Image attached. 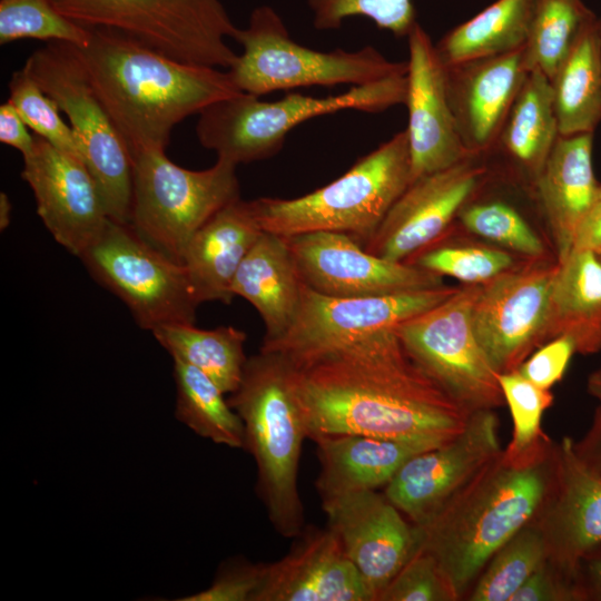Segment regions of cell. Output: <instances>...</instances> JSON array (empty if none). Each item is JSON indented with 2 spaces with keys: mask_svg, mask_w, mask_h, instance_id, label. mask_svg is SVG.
Listing matches in <instances>:
<instances>
[{
  "mask_svg": "<svg viewBox=\"0 0 601 601\" xmlns=\"http://www.w3.org/2000/svg\"><path fill=\"white\" fill-rule=\"evenodd\" d=\"M295 368L311 440L363 434L437 446L472 414L411 358L394 328Z\"/></svg>",
  "mask_w": 601,
  "mask_h": 601,
  "instance_id": "obj_1",
  "label": "cell"
},
{
  "mask_svg": "<svg viewBox=\"0 0 601 601\" xmlns=\"http://www.w3.org/2000/svg\"><path fill=\"white\" fill-rule=\"evenodd\" d=\"M75 47L88 79L131 155L166 149L173 128L242 91L229 71L188 63L107 28Z\"/></svg>",
  "mask_w": 601,
  "mask_h": 601,
  "instance_id": "obj_2",
  "label": "cell"
},
{
  "mask_svg": "<svg viewBox=\"0 0 601 601\" xmlns=\"http://www.w3.org/2000/svg\"><path fill=\"white\" fill-rule=\"evenodd\" d=\"M554 446L528 460L502 450L428 523L415 525L418 549L437 561L460 600L497 549L534 520L552 481Z\"/></svg>",
  "mask_w": 601,
  "mask_h": 601,
  "instance_id": "obj_3",
  "label": "cell"
},
{
  "mask_svg": "<svg viewBox=\"0 0 601 601\" xmlns=\"http://www.w3.org/2000/svg\"><path fill=\"white\" fill-rule=\"evenodd\" d=\"M228 403L243 420V449L256 462V491L269 522L279 535L297 536L306 525L298 471L308 433L295 366L280 354L259 349L247 358Z\"/></svg>",
  "mask_w": 601,
  "mask_h": 601,
  "instance_id": "obj_4",
  "label": "cell"
},
{
  "mask_svg": "<svg viewBox=\"0 0 601 601\" xmlns=\"http://www.w3.org/2000/svg\"><path fill=\"white\" fill-rule=\"evenodd\" d=\"M410 183L408 139L402 130L312 193L292 199L258 198L252 204L265 231L282 237L335 231L364 245Z\"/></svg>",
  "mask_w": 601,
  "mask_h": 601,
  "instance_id": "obj_5",
  "label": "cell"
},
{
  "mask_svg": "<svg viewBox=\"0 0 601 601\" xmlns=\"http://www.w3.org/2000/svg\"><path fill=\"white\" fill-rule=\"evenodd\" d=\"M406 92L407 73L323 98L292 92L278 100L264 101L242 92L205 108L199 114L196 134L201 146L214 150L217 158L235 165L247 164L275 156L287 135L309 119L344 110L382 112L404 105Z\"/></svg>",
  "mask_w": 601,
  "mask_h": 601,
  "instance_id": "obj_6",
  "label": "cell"
},
{
  "mask_svg": "<svg viewBox=\"0 0 601 601\" xmlns=\"http://www.w3.org/2000/svg\"><path fill=\"white\" fill-rule=\"evenodd\" d=\"M234 40L243 53L229 67L237 88L256 97L277 90L337 85L352 87L407 73V62L388 60L372 46L318 51L297 43L276 10L259 6Z\"/></svg>",
  "mask_w": 601,
  "mask_h": 601,
  "instance_id": "obj_7",
  "label": "cell"
},
{
  "mask_svg": "<svg viewBox=\"0 0 601 601\" xmlns=\"http://www.w3.org/2000/svg\"><path fill=\"white\" fill-rule=\"evenodd\" d=\"M129 224L151 245L183 264L186 247L215 214L240 198L237 165L224 158L210 168L189 170L161 148L132 155Z\"/></svg>",
  "mask_w": 601,
  "mask_h": 601,
  "instance_id": "obj_8",
  "label": "cell"
},
{
  "mask_svg": "<svg viewBox=\"0 0 601 601\" xmlns=\"http://www.w3.org/2000/svg\"><path fill=\"white\" fill-rule=\"evenodd\" d=\"M22 68L67 115L109 218L128 224L132 156L96 95L75 47L67 42H48L31 53Z\"/></svg>",
  "mask_w": 601,
  "mask_h": 601,
  "instance_id": "obj_9",
  "label": "cell"
},
{
  "mask_svg": "<svg viewBox=\"0 0 601 601\" xmlns=\"http://www.w3.org/2000/svg\"><path fill=\"white\" fill-rule=\"evenodd\" d=\"M86 28L124 32L174 59L229 68L237 55L227 38L233 23L219 0H50Z\"/></svg>",
  "mask_w": 601,
  "mask_h": 601,
  "instance_id": "obj_10",
  "label": "cell"
},
{
  "mask_svg": "<svg viewBox=\"0 0 601 601\" xmlns=\"http://www.w3.org/2000/svg\"><path fill=\"white\" fill-rule=\"evenodd\" d=\"M80 259L97 282L127 305L141 328L195 324L199 303L184 264L151 245L129 223L109 219Z\"/></svg>",
  "mask_w": 601,
  "mask_h": 601,
  "instance_id": "obj_11",
  "label": "cell"
},
{
  "mask_svg": "<svg viewBox=\"0 0 601 601\" xmlns=\"http://www.w3.org/2000/svg\"><path fill=\"white\" fill-rule=\"evenodd\" d=\"M481 286L466 284L394 328L411 358L471 413L505 404L499 373L473 329L472 308Z\"/></svg>",
  "mask_w": 601,
  "mask_h": 601,
  "instance_id": "obj_12",
  "label": "cell"
},
{
  "mask_svg": "<svg viewBox=\"0 0 601 601\" xmlns=\"http://www.w3.org/2000/svg\"><path fill=\"white\" fill-rule=\"evenodd\" d=\"M457 289L444 285L381 296L334 297L304 284L293 323L280 337L263 343L260 351L280 354L300 367L378 332L393 329L441 304Z\"/></svg>",
  "mask_w": 601,
  "mask_h": 601,
  "instance_id": "obj_13",
  "label": "cell"
},
{
  "mask_svg": "<svg viewBox=\"0 0 601 601\" xmlns=\"http://www.w3.org/2000/svg\"><path fill=\"white\" fill-rule=\"evenodd\" d=\"M559 262L530 258L483 284L472 308L475 336L494 370H516L545 344Z\"/></svg>",
  "mask_w": 601,
  "mask_h": 601,
  "instance_id": "obj_14",
  "label": "cell"
},
{
  "mask_svg": "<svg viewBox=\"0 0 601 601\" xmlns=\"http://www.w3.org/2000/svg\"><path fill=\"white\" fill-rule=\"evenodd\" d=\"M494 410L473 412L454 439L408 459L385 496L416 526L428 523L503 450Z\"/></svg>",
  "mask_w": 601,
  "mask_h": 601,
  "instance_id": "obj_15",
  "label": "cell"
},
{
  "mask_svg": "<svg viewBox=\"0 0 601 601\" xmlns=\"http://www.w3.org/2000/svg\"><path fill=\"white\" fill-rule=\"evenodd\" d=\"M285 238L302 280L323 295L381 296L444 286L441 275L370 254L347 234L314 231Z\"/></svg>",
  "mask_w": 601,
  "mask_h": 601,
  "instance_id": "obj_16",
  "label": "cell"
},
{
  "mask_svg": "<svg viewBox=\"0 0 601 601\" xmlns=\"http://www.w3.org/2000/svg\"><path fill=\"white\" fill-rule=\"evenodd\" d=\"M483 158L473 155L413 180L364 249L388 260L406 262L432 245L482 187L490 173Z\"/></svg>",
  "mask_w": 601,
  "mask_h": 601,
  "instance_id": "obj_17",
  "label": "cell"
},
{
  "mask_svg": "<svg viewBox=\"0 0 601 601\" xmlns=\"http://www.w3.org/2000/svg\"><path fill=\"white\" fill-rule=\"evenodd\" d=\"M35 136L21 177L32 189L37 213L53 239L80 258L110 219L100 190L80 158Z\"/></svg>",
  "mask_w": 601,
  "mask_h": 601,
  "instance_id": "obj_18",
  "label": "cell"
},
{
  "mask_svg": "<svg viewBox=\"0 0 601 601\" xmlns=\"http://www.w3.org/2000/svg\"><path fill=\"white\" fill-rule=\"evenodd\" d=\"M327 526L378 601L418 550L416 526L377 490L322 501Z\"/></svg>",
  "mask_w": 601,
  "mask_h": 601,
  "instance_id": "obj_19",
  "label": "cell"
},
{
  "mask_svg": "<svg viewBox=\"0 0 601 601\" xmlns=\"http://www.w3.org/2000/svg\"><path fill=\"white\" fill-rule=\"evenodd\" d=\"M407 132L411 183L473 156L464 147L450 106L446 68L428 33L416 22L408 32ZM410 183V184H411Z\"/></svg>",
  "mask_w": 601,
  "mask_h": 601,
  "instance_id": "obj_20",
  "label": "cell"
},
{
  "mask_svg": "<svg viewBox=\"0 0 601 601\" xmlns=\"http://www.w3.org/2000/svg\"><path fill=\"white\" fill-rule=\"evenodd\" d=\"M573 441L555 442L552 481L532 523L542 533L546 559L575 584L580 558L601 543V479L579 459Z\"/></svg>",
  "mask_w": 601,
  "mask_h": 601,
  "instance_id": "obj_21",
  "label": "cell"
},
{
  "mask_svg": "<svg viewBox=\"0 0 601 601\" xmlns=\"http://www.w3.org/2000/svg\"><path fill=\"white\" fill-rule=\"evenodd\" d=\"M279 560L265 563L256 601H376L337 535L305 525Z\"/></svg>",
  "mask_w": 601,
  "mask_h": 601,
  "instance_id": "obj_22",
  "label": "cell"
},
{
  "mask_svg": "<svg viewBox=\"0 0 601 601\" xmlns=\"http://www.w3.org/2000/svg\"><path fill=\"white\" fill-rule=\"evenodd\" d=\"M445 68L449 101L461 140L469 152L484 156L529 73L523 48Z\"/></svg>",
  "mask_w": 601,
  "mask_h": 601,
  "instance_id": "obj_23",
  "label": "cell"
},
{
  "mask_svg": "<svg viewBox=\"0 0 601 601\" xmlns=\"http://www.w3.org/2000/svg\"><path fill=\"white\" fill-rule=\"evenodd\" d=\"M263 231L252 200L242 198L225 206L196 231L183 264L199 304L231 302L235 274Z\"/></svg>",
  "mask_w": 601,
  "mask_h": 601,
  "instance_id": "obj_24",
  "label": "cell"
},
{
  "mask_svg": "<svg viewBox=\"0 0 601 601\" xmlns=\"http://www.w3.org/2000/svg\"><path fill=\"white\" fill-rule=\"evenodd\" d=\"M592 140L593 132L559 135L534 185L559 263L571 253L577 228L598 198Z\"/></svg>",
  "mask_w": 601,
  "mask_h": 601,
  "instance_id": "obj_25",
  "label": "cell"
},
{
  "mask_svg": "<svg viewBox=\"0 0 601 601\" xmlns=\"http://www.w3.org/2000/svg\"><path fill=\"white\" fill-rule=\"evenodd\" d=\"M312 440L321 464L315 485L322 501L384 487L408 459L435 447L363 434H327Z\"/></svg>",
  "mask_w": 601,
  "mask_h": 601,
  "instance_id": "obj_26",
  "label": "cell"
},
{
  "mask_svg": "<svg viewBox=\"0 0 601 601\" xmlns=\"http://www.w3.org/2000/svg\"><path fill=\"white\" fill-rule=\"evenodd\" d=\"M304 282L285 237L263 231L231 283L234 296L249 302L265 325L263 343L280 337L293 323Z\"/></svg>",
  "mask_w": 601,
  "mask_h": 601,
  "instance_id": "obj_27",
  "label": "cell"
},
{
  "mask_svg": "<svg viewBox=\"0 0 601 601\" xmlns=\"http://www.w3.org/2000/svg\"><path fill=\"white\" fill-rule=\"evenodd\" d=\"M566 336L575 353L601 351V260L589 250H572L559 263L550 297L545 343Z\"/></svg>",
  "mask_w": 601,
  "mask_h": 601,
  "instance_id": "obj_28",
  "label": "cell"
},
{
  "mask_svg": "<svg viewBox=\"0 0 601 601\" xmlns=\"http://www.w3.org/2000/svg\"><path fill=\"white\" fill-rule=\"evenodd\" d=\"M558 136L551 81L538 70L529 71L486 155H502L534 187Z\"/></svg>",
  "mask_w": 601,
  "mask_h": 601,
  "instance_id": "obj_29",
  "label": "cell"
},
{
  "mask_svg": "<svg viewBox=\"0 0 601 601\" xmlns=\"http://www.w3.org/2000/svg\"><path fill=\"white\" fill-rule=\"evenodd\" d=\"M559 135L593 132L601 120V37L592 13L551 80Z\"/></svg>",
  "mask_w": 601,
  "mask_h": 601,
  "instance_id": "obj_30",
  "label": "cell"
},
{
  "mask_svg": "<svg viewBox=\"0 0 601 601\" xmlns=\"http://www.w3.org/2000/svg\"><path fill=\"white\" fill-rule=\"evenodd\" d=\"M533 4L534 0H496L435 45L441 61L451 67L522 49Z\"/></svg>",
  "mask_w": 601,
  "mask_h": 601,
  "instance_id": "obj_31",
  "label": "cell"
},
{
  "mask_svg": "<svg viewBox=\"0 0 601 601\" xmlns=\"http://www.w3.org/2000/svg\"><path fill=\"white\" fill-rule=\"evenodd\" d=\"M171 355L210 377L226 394L235 392L243 378L247 357L246 334L234 326L200 329L194 324H169L151 331Z\"/></svg>",
  "mask_w": 601,
  "mask_h": 601,
  "instance_id": "obj_32",
  "label": "cell"
},
{
  "mask_svg": "<svg viewBox=\"0 0 601 601\" xmlns=\"http://www.w3.org/2000/svg\"><path fill=\"white\" fill-rule=\"evenodd\" d=\"M174 361L176 418L216 444L244 447V423L218 385L198 368Z\"/></svg>",
  "mask_w": 601,
  "mask_h": 601,
  "instance_id": "obj_33",
  "label": "cell"
},
{
  "mask_svg": "<svg viewBox=\"0 0 601 601\" xmlns=\"http://www.w3.org/2000/svg\"><path fill=\"white\" fill-rule=\"evenodd\" d=\"M592 13L581 0H534L523 47L528 71L538 70L551 81Z\"/></svg>",
  "mask_w": 601,
  "mask_h": 601,
  "instance_id": "obj_34",
  "label": "cell"
},
{
  "mask_svg": "<svg viewBox=\"0 0 601 601\" xmlns=\"http://www.w3.org/2000/svg\"><path fill=\"white\" fill-rule=\"evenodd\" d=\"M546 559L541 531L532 522L491 556L465 600L511 601L512 595Z\"/></svg>",
  "mask_w": 601,
  "mask_h": 601,
  "instance_id": "obj_35",
  "label": "cell"
},
{
  "mask_svg": "<svg viewBox=\"0 0 601 601\" xmlns=\"http://www.w3.org/2000/svg\"><path fill=\"white\" fill-rule=\"evenodd\" d=\"M512 422V439L503 453L514 460L533 459L549 452L554 442L542 430L544 412L553 403L551 390L536 386L516 370L499 374Z\"/></svg>",
  "mask_w": 601,
  "mask_h": 601,
  "instance_id": "obj_36",
  "label": "cell"
},
{
  "mask_svg": "<svg viewBox=\"0 0 601 601\" xmlns=\"http://www.w3.org/2000/svg\"><path fill=\"white\" fill-rule=\"evenodd\" d=\"M90 35V28L60 13L50 0H0L1 45L31 38L83 47Z\"/></svg>",
  "mask_w": 601,
  "mask_h": 601,
  "instance_id": "obj_37",
  "label": "cell"
},
{
  "mask_svg": "<svg viewBox=\"0 0 601 601\" xmlns=\"http://www.w3.org/2000/svg\"><path fill=\"white\" fill-rule=\"evenodd\" d=\"M472 199L457 216L470 233L529 258L543 257L542 240L513 206L503 200L473 203Z\"/></svg>",
  "mask_w": 601,
  "mask_h": 601,
  "instance_id": "obj_38",
  "label": "cell"
},
{
  "mask_svg": "<svg viewBox=\"0 0 601 601\" xmlns=\"http://www.w3.org/2000/svg\"><path fill=\"white\" fill-rule=\"evenodd\" d=\"M406 262L471 285H483L514 266L508 252L476 246L424 248Z\"/></svg>",
  "mask_w": 601,
  "mask_h": 601,
  "instance_id": "obj_39",
  "label": "cell"
},
{
  "mask_svg": "<svg viewBox=\"0 0 601 601\" xmlns=\"http://www.w3.org/2000/svg\"><path fill=\"white\" fill-rule=\"evenodd\" d=\"M9 93L8 101L36 135L83 161L80 144L60 117V109L23 68L12 75Z\"/></svg>",
  "mask_w": 601,
  "mask_h": 601,
  "instance_id": "obj_40",
  "label": "cell"
},
{
  "mask_svg": "<svg viewBox=\"0 0 601 601\" xmlns=\"http://www.w3.org/2000/svg\"><path fill=\"white\" fill-rule=\"evenodd\" d=\"M317 30H336L352 17H364L396 37L417 22L412 0H307Z\"/></svg>",
  "mask_w": 601,
  "mask_h": 601,
  "instance_id": "obj_41",
  "label": "cell"
},
{
  "mask_svg": "<svg viewBox=\"0 0 601 601\" xmlns=\"http://www.w3.org/2000/svg\"><path fill=\"white\" fill-rule=\"evenodd\" d=\"M437 561L417 550L382 592L378 601H457Z\"/></svg>",
  "mask_w": 601,
  "mask_h": 601,
  "instance_id": "obj_42",
  "label": "cell"
},
{
  "mask_svg": "<svg viewBox=\"0 0 601 601\" xmlns=\"http://www.w3.org/2000/svg\"><path fill=\"white\" fill-rule=\"evenodd\" d=\"M265 563L234 558L221 564L215 580L205 590L181 598L183 601H256Z\"/></svg>",
  "mask_w": 601,
  "mask_h": 601,
  "instance_id": "obj_43",
  "label": "cell"
},
{
  "mask_svg": "<svg viewBox=\"0 0 601 601\" xmlns=\"http://www.w3.org/2000/svg\"><path fill=\"white\" fill-rule=\"evenodd\" d=\"M574 353L573 341L559 336L539 347L516 371L536 386L551 390L562 380Z\"/></svg>",
  "mask_w": 601,
  "mask_h": 601,
  "instance_id": "obj_44",
  "label": "cell"
},
{
  "mask_svg": "<svg viewBox=\"0 0 601 601\" xmlns=\"http://www.w3.org/2000/svg\"><path fill=\"white\" fill-rule=\"evenodd\" d=\"M511 601H578L574 581L548 559L512 595Z\"/></svg>",
  "mask_w": 601,
  "mask_h": 601,
  "instance_id": "obj_45",
  "label": "cell"
},
{
  "mask_svg": "<svg viewBox=\"0 0 601 601\" xmlns=\"http://www.w3.org/2000/svg\"><path fill=\"white\" fill-rule=\"evenodd\" d=\"M575 590L578 601H601V543L580 558Z\"/></svg>",
  "mask_w": 601,
  "mask_h": 601,
  "instance_id": "obj_46",
  "label": "cell"
},
{
  "mask_svg": "<svg viewBox=\"0 0 601 601\" xmlns=\"http://www.w3.org/2000/svg\"><path fill=\"white\" fill-rule=\"evenodd\" d=\"M27 128V124L10 101L0 106V141L19 150L22 157L32 151L36 142V136Z\"/></svg>",
  "mask_w": 601,
  "mask_h": 601,
  "instance_id": "obj_47",
  "label": "cell"
},
{
  "mask_svg": "<svg viewBox=\"0 0 601 601\" xmlns=\"http://www.w3.org/2000/svg\"><path fill=\"white\" fill-rule=\"evenodd\" d=\"M573 447L582 463L601 479V405L595 408L584 435L573 441Z\"/></svg>",
  "mask_w": 601,
  "mask_h": 601,
  "instance_id": "obj_48",
  "label": "cell"
},
{
  "mask_svg": "<svg viewBox=\"0 0 601 601\" xmlns=\"http://www.w3.org/2000/svg\"><path fill=\"white\" fill-rule=\"evenodd\" d=\"M572 250H589L601 257V194L577 228ZM571 250V252H572Z\"/></svg>",
  "mask_w": 601,
  "mask_h": 601,
  "instance_id": "obj_49",
  "label": "cell"
},
{
  "mask_svg": "<svg viewBox=\"0 0 601 601\" xmlns=\"http://www.w3.org/2000/svg\"><path fill=\"white\" fill-rule=\"evenodd\" d=\"M587 391L591 396L598 400L599 405H601V368L589 375Z\"/></svg>",
  "mask_w": 601,
  "mask_h": 601,
  "instance_id": "obj_50",
  "label": "cell"
},
{
  "mask_svg": "<svg viewBox=\"0 0 601 601\" xmlns=\"http://www.w3.org/2000/svg\"><path fill=\"white\" fill-rule=\"evenodd\" d=\"M11 210H12V205L10 203L9 197L7 196V194L1 193L0 194V229L1 230H4L9 226L10 219H11Z\"/></svg>",
  "mask_w": 601,
  "mask_h": 601,
  "instance_id": "obj_51",
  "label": "cell"
},
{
  "mask_svg": "<svg viewBox=\"0 0 601 601\" xmlns=\"http://www.w3.org/2000/svg\"><path fill=\"white\" fill-rule=\"evenodd\" d=\"M599 29H600V37H601V19H599Z\"/></svg>",
  "mask_w": 601,
  "mask_h": 601,
  "instance_id": "obj_52",
  "label": "cell"
},
{
  "mask_svg": "<svg viewBox=\"0 0 601 601\" xmlns=\"http://www.w3.org/2000/svg\"><path fill=\"white\" fill-rule=\"evenodd\" d=\"M599 193L601 194V185L599 186Z\"/></svg>",
  "mask_w": 601,
  "mask_h": 601,
  "instance_id": "obj_53",
  "label": "cell"
},
{
  "mask_svg": "<svg viewBox=\"0 0 601 601\" xmlns=\"http://www.w3.org/2000/svg\"><path fill=\"white\" fill-rule=\"evenodd\" d=\"M599 258H600V260H601V257H599Z\"/></svg>",
  "mask_w": 601,
  "mask_h": 601,
  "instance_id": "obj_54",
  "label": "cell"
}]
</instances>
